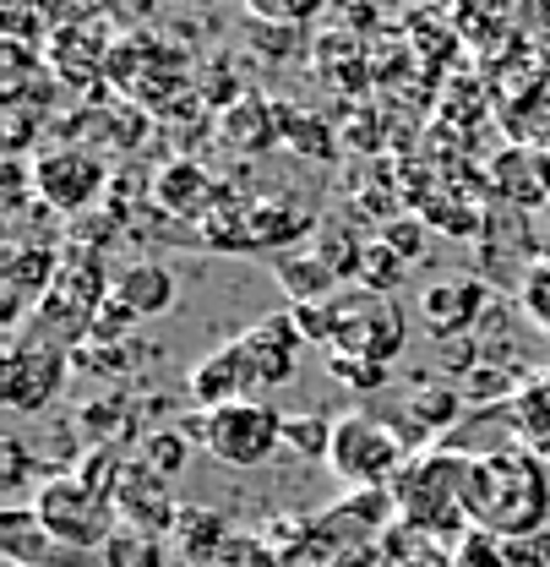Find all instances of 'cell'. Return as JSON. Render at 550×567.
<instances>
[{
  "label": "cell",
  "instance_id": "28",
  "mask_svg": "<svg viewBox=\"0 0 550 567\" xmlns=\"http://www.w3.org/2000/svg\"><path fill=\"white\" fill-rule=\"evenodd\" d=\"M518 300H523L529 322L550 333V257H546V262H535V268L523 274V284H518Z\"/></svg>",
  "mask_w": 550,
  "mask_h": 567
},
{
  "label": "cell",
  "instance_id": "7",
  "mask_svg": "<svg viewBox=\"0 0 550 567\" xmlns=\"http://www.w3.org/2000/svg\"><path fill=\"white\" fill-rule=\"evenodd\" d=\"M66 377H71L66 344H55V339H22V344H11L6 365H0V399L17 415H39V410L55 404V393L66 388Z\"/></svg>",
  "mask_w": 550,
  "mask_h": 567
},
{
  "label": "cell",
  "instance_id": "21",
  "mask_svg": "<svg viewBox=\"0 0 550 567\" xmlns=\"http://www.w3.org/2000/svg\"><path fill=\"white\" fill-rule=\"evenodd\" d=\"M153 192H158V203H164V208L197 213L207 197H212V181H207L197 164H169V169L158 175V186H153Z\"/></svg>",
  "mask_w": 550,
  "mask_h": 567
},
{
  "label": "cell",
  "instance_id": "25",
  "mask_svg": "<svg viewBox=\"0 0 550 567\" xmlns=\"http://www.w3.org/2000/svg\"><path fill=\"white\" fill-rule=\"evenodd\" d=\"M207 567H289L262 535H229Z\"/></svg>",
  "mask_w": 550,
  "mask_h": 567
},
{
  "label": "cell",
  "instance_id": "10",
  "mask_svg": "<svg viewBox=\"0 0 550 567\" xmlns=\"http://www.w3.org/2000/svg\"><path fill=\"white\" fill-rule=\"evenodd\" d=\"M115 513H121L126 529H147V535H175V524H180L175 486L164 475H153L147 464L121 470V481H115Z\"/></svg>",
  "mask_w": 550,
  "mask_h": 567
},
{
  "label": "cell",
  "instance_id": "32",
  "mask_svg": "<svg viewBox=\"0 0 550 567\" xmlns=\"http://www.w3.org/2000/svg\"><path fill=\"white\" fill-rule=\"evenodd\" d=\"M28 470H33V458H28L22 436H0V486H22Z\"/></svg>",
  "mask_w": 550,
  "mask_h": 567
},
{
  "label": "cell",
  "instance_id": "2",
  "mask_svg": "<svg viewBox=\"0 0 550 567\" xmlns=\"http://www.w3.org/2000/svg\"><path fill=\"white\" fill-rule=\"evenodd\" d=\"M464 481H469V453L458 447H425L398 470V481L387 486L398 524H409L430 540H464L469 535V513H464Z\"/></svg>",
  "mask_w": 550,
  "mask_h": 567
},
{
  "label": "cell",
  "instance_id": "22",
  "mask_svg": "<svg viewBox=\"0 0 550 567\" xmlns=\"http://www.w3.org/2000/svg\"><path fill=\"white\" fill-rule=\"evenodd\" d=\"M404 274H409V262H404L387 240H371V246L360 251V274H354V284L371 289V295H393Z\"/></svg>",
  "mask_w": 550,
  "mask_h": 567
},
{
  "label": "cell",
  "instance_id": "6",
  "mask_svg": "<svg viewBox=\"0 0 550 567\" xmlns=\"http://www.w3.org/2000/svg\"><path fill=\"white\" fill-rule=\"evenodd\" d=\"M404 339H409V317L398 306V295H344L339 300V333H333V354L344 360H371V365H387L404 354Z\"/></svg>",
  "mask_w": 550,
  "mask_h": 567
},
{
  "label": "cell",
  "instance_id": "31",
  "mask_svg": "<svg viewBox=\"0 0 550 567\" xmlns=\"http://www.w3.org/2000/svg\"><path fill=\"white\" fill-rule=\"evenodd\" d=\"M382 240H387L404 262H419V251H425V224H419V218H387Z\"/></svg>",
  "mask_w": 550,
  "mask_h": 567
},
{
  "label": "cell",
  "instance_id": "26",
  "mask_svg": "<svg viewBox=\"0 0 550 567\" xmlns=\"http://www.w3.org/2000/svg\"><path fill=\"white\" fill-rule=\"evenodd\" d=\"M257 22H273V28H305L328 0H240Z\"/></svg>",
  "mask_w": 550,
  "mask_h": 567
},
{
  "label": "cell",
  "instance_id": "20",
  "mask_svg": "<svg viewBox=\"0 0 550 567\" xmlns=\"http://www.w3.org/2000/svg\"><path fill=\"white\" fill-rule=\"evenodd\" d=\"M104 567H169V546L164 535H147V529H115V540L98 551Z\"/></svg>",
  "mask_w": 550,
  "mask_h": 567
},
{
  "label": "cell",
  "instance_id": "11",
  "mask_svg": "<svg viewBox=\"0 0 550 567\" xmlns=\"http://www.w3.org/2000/svg\"><path fill=\"white\" fill-rule=\"evenodd\" d=\"M0 557H6L11 567H93L87 563V551L61 546V540L44 529V518H39L33 507H11V513H0Z\"/></svg>",
  "mask_w": 550,
  "mask_h": 567
},
{
  "label": "cell",
  "instance_id": "15",
  "mask_svg": "<svg viewBox=\"0 0 550 567\" xmlns=\"http://www.w3.org/2000/svg\"><path fill=\"white\" fill-rule=\"evenodd\" d=\"M175 295H180V284H175V274L164 262H132L126 274H115V300H126L137 317L175 311Z\"/></svg>",
  "mask_w": 550,
  "mask_h": 567
},
{
  "label": "cell",
  "instance_id": "17",
  "mask_svg": "<svg viewBox=\"0 0 550 567\" xmlns=\"http://www.w3.org/2000/svg\"><path fill=\"white\" fill-rule=\"evenodd\" d=\"M191 399L203 404V410H218V404H235V399H246V382H240V360L235 350L224 344V350H212L191 371Z\"/></svg>",
  "mask_w": 550,
  "mask_h": 567
},
{
  "label": "cell",
  "instance_id": "23",
  "mask_svg": "<svg viewBox=\"0 0 550 567\" xmlns=\"http://www.w3.org/2000/svg\"><path fill=\"white\" fill-rule=\"evenodd\" d=\"M283 447L328 464V453H333V421H322V415H283Z\"/></svg>",
  "mask_w": 550,
  "mask_h": 567
},
{
  "label": "cell",
  "instance_id": "33",
  "mask_svg": "<svg viewBox=\"0 0 550 567\" xmlns=\"http://www.w3.org/2000/svg\"><path fill=\"white\" fill-rule=\"evenodd\" d=\"M180 6H212V0H180Z\"/></svg>",
  "mask_w": 550,
  "mask_h": 567
},
{
  "label": "cell",
  "instance_id": "1",
  "mask_svg": "<svg viewBox=\"0 0 550 567\" xmlns=\"http://www.w3.org/2000/svg\"><path fill=\"white\" fill-rule=\"evenodd\" d=\"M464 513H469L475 535H490L501 546H518V540L550 529L546 458L535 447H523V442L475 453L469 458V481H464Z\"/></svg>",
  "mask_w": 550,
  "mask_h": 567
},
{
  "label": "cell",
  "instance_id": "13",
  "mask_svg": "<svg viewBox=\"0 0 550 567\" xmlns=\"http://www.w3.org/2000/svg\"><path fill=\"white\" fill-rule=\"evenodd\" d=\"M458 421V393L453 388H430V382H419L409 388L404 399H398V415H393V431L404 436V442H425V436H436V431H447V425Z\"/></svg>",
  "mask_w": 550,
  "mask_h": 567
},
{
  "label": "cell",
  "instance_id": "14",
  "mask_svg": "<svg viewBox=\"0 0 550 567\" xmlns=\"http://www.w3.org/2000/svg\"><path fill=\"white\" fill-rule=\"evenodd\" d=\"M55 279H61V262L50 246H17L11 262H6V289H11V317L22 311V300H50L55 295Z\"/></svg>",
  "mask_w": 550,
  "mask_h": 567
},
{
  "label": "cell",
  "instance_id": "24",
  "mask_svg": "<svg viewBox=\"0 0 550 567\" xmlns=\"http://www.w3.org/2000/svg\"><path fill=\"white\" fill-rule=\"evenodd\" d=\"M289 317H294V328H300L305 344L333 350V333H339V300H300V306H289Z\"/></svg>",
  "mask_w": 550,
  "mask_h": 567
},
{
  "label": "cell",
  "instance_id": "12",
  "mask_svg": "<svg viewBox=\"0 0 550 567\" xmlns=\"http://www.w3.org/2000/svg\"><path fill=\"white\" fill-rule=\"evenodd\" d=\"M419 317L430 322L436 339H464L485 317V284L480 279H436L419 295Z\"/></svg>",
  "mask_w": 550,
  "mask_h": 567
},
{
  "label": "cell",
  "instance_id": "3",
  "mask_svg": "<svg viewBox=\"0 0 550 567\" xmlns=\"http://www.w3.org/2000/svg\"><path fill=\"white\" fill-rule=\"evenodd\" d=\"M33 513L44 518V529H50L61 546L87 551V557L104 551V546L115 540V529H121L115 496L104 492V486H93V481H82V475H55V481H44Z\"/></svg>",
  "mask_w": 550,
  "mask_h": 567
},
{
  "label": "cell",
  "instance_id": "18",
  "mask_svg": "<svg viewBox=\"0 0 550 567\" xmlns=\"http://www.w3.org/2000/svg\"><path fill=\"white\" fill-rule=\"evenodd\" d=\"M512 425H518V442H529L540 458H550V377H535L518 388Z\"/></svg>",
  "mask_w": 550,
  "mask_h": 567
},
{
  "label": "cell",
  "instance_id": "27",
  "mask_svg": "<svg viewBox=\"0 0 550 567\" xmlns=\"http://www.w3.org/2000/svg\"><path fill=\"white\" fill-rule=\"evenodd\" d=\"M153 475H164V481H175L180 475V464H186V436H175V431H153L147 442H142V458Z\"/></svg>",
  "mask_w": 550,
  "mask_h": 567
},
{
  "label": "cell",
  "instance_id": "16",
  "mask_svg": "<svg viewBox=\"0 0 550 567\" xmlns=\"http://www.w3.org/2000/svg\"><path fill=\"white\" fill-rule=\"evenodd\" d=\"M273 279L283 284V295L300 306V300H333V262L322 257V251H278L273 262Z\"/></svg>",
  "mask_w": 550,
  "mask_h": 567
},
{
  "label": "cell",
  "instance_id": "30",
  "mask_svg": "<svg viewBox=\"0 0 550 567\" xmlns=\"http://www.w3.org/2000/svg\"><path fill=\"white\" fill-rule=\"evenodd\" d=\"M333 377L349 382L354 393H382L387 382H393V371L387 365H371V360H344V354H333Z\"/></svg>",
  "mask_w": 550,
  "mask_h": 567
},
{
  "label": "cell",
  "instance_id": "8",
  "mask_svg": "<svg viewBox=\"0 0 550 567\" xmlns=\"http://www.w3.org/2000/svg\"><path fill=\"white\" fill-rule=\"evenodd\" d=\"M229 350H235V360H240L246 399H257V393L283 388V382L300 371V350H305V339H300L294 317L283 311V317H262L257 328H246Z\"/></svg>",
  "mask_w": 550,
  "mask_h": 567
},
{
  "label": "cell",
  "instance_id": "9",
  "mask_svg": "<svg viewBox=\"0 0 550 567\" xmlns=\"http://www.w3.org/2000/svg\"><path fill=\"white\" fill-rule=\"evenodd\" d=\"M33 186L50 208L61 213H82L98 192H104V158L87 153V147H50L39 153L33 164Z\"/></svg>",
  "mask_w": 550,
  "mask_h": 567
},
{
  "label": "cell",
  "instance_id": "29",
  "mask_svg": "<svg viewBox=\"0 0 550 567\" xmlns=\"http://www.w3.org/2000/svg\"><path fill=\"white\" fill-rule=\"evenodd\" d=\"M453 567H512V563H507V546H501V540L469 529V535L453 546Z\"/></svg>",
  "mask_w": 550,
  "mask_h": 567
},
{
  "label": "cell",
  "instance_id": "4",
  "mask_svg": "<svg viewBox=\"0 0 550 567\" xmlns=\"http://www.w3.org/2000/svg\"><path fill=\"white\" fill-rule=\"evenodd\" d=\"M186 431H197V442L229 470H257L283 447V415L268 399H235L203 410V421H191Z\"/></svg>",
  "mask_w": 550,
  "mask_h": 567
},
{
  "label": "cell",
  "instance_id": "19",
  "mask_svg": "<svg viewBox=\"0 0 550 567\" xmlns=\"http://www.w3.org/2000/svg\"><path fill=\"white\" fill-rule=\"evenodd\" d=\"M229 535H235V529H224V518H218V513H207V507H180L175 540H180V551H186L197 567L212 563V557H218V546H224Z\"/></svg>",
  "mask_w": 550,
  "mask_h": 567
},
{
  "label": "cell",
  "instance_id": "5",
  "mask_svg": "<svg viewBox=\"0 0 550 567\" xmlns=\"http://www.w3.org/2000/svg\"><path fill=\"white\" fill-rule=\"evenodd\" d=\"M404 464H409V442L387 421H376V415H344V421H333L328 470L344 481L349 492H387Z\"/></svg>",
  "mask_w": 550,
  "mask_h": 567
}]
</instances>
